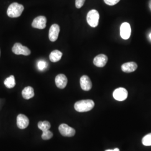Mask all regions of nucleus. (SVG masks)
I'll list each match as a JSON object with an SVG mask.
<instances>
[{
	"instance_id": "obj_1",
	"label": "nucleus",
	"mask_w": 151,
	"mask_h": 151,
	"mask_svg": "<svg viewBox=\"0 0 151 151\" xmlns=\"http://www.w3.org/2000/svg\"><path fill=\"white\" fill-rule=\"evenodd\" d=\"M95 106V103L92 100H83L76 102L75 109L77 111L83 113L90 111Z\"/></svg>"
},
{
	"instance_id": "obj_2",
	"label": "nucleus",
	"mask_w": 151,
	"mask_h": 151,
	"mask_svg": "<svg viewBox=\"0 0 151 151\" xmlns=\"http://www.w3.org/2000/svg\"><path fill=\"white\" fill-rule=\"evenodd\" d=\"M24 9V7L23 5L17 2H14L9 6L7 11V14L10 17H18L22 15Z\"/></svg>"
},
{
	"instance_id": "obj_3",
	"label": "nucleus",
	"mask_w": 151,
	"mask_h": 151,
	"mask_svg": "<svg viewBox=\"0 0 151 151\" xmlns=\"http://www.w3.org/2000/svg\"><path fill=\"white\" fill-rule=\"evenodd\" d=\"M100 15L98 11L96 10H92L88 12L87 15V22L88 25L92 27H97L99 24Z\"/></svg>"
},
{
	"instance_id": "obj_4",
	"label": "nucleus",
	"mask_w": 151,
	"mask_h": 151,
	"mask_svg": "<svg viewBox=\"0 0 151 151\" xmlns=\"http://www.w3.org/2000/svg\"><path fill=\"white\" fill-rule=\"evenodd\" d=\"M12 50L14 53L17 55H29L31 53L30 49L22 45V44L19 43H16L14 44V47H12Z\"/></svg>"
},
{
	"instance_id": "obj_5",
	"label": "nucleus",
	"mask_w": 151,
	"mask_h": 151,
	"mask_svg": "<svg viewBox=\"0 0 151 151\" xmlns=\"http://www.w3.org/2000/svg\"><path fill=\"white\" fill-rule=\"evenodd\" d=\"M128 91L123 87L116 88L113 92V97L116 100L122 101L127 99L128 97Z\"/></svg>"
},
{
	"instance_id": "obj_6",
	"label": "nucleus",
	"mask_w": 151,
	"mask_h": 151,
	"mask_svg": "<svg viewBox=\"0 0 151 151\" xmlns=\"http://www.w3.org/2000/svg\"><path fill=\"white\" fill-rule=\"evenodd\" d=\"M59 131L62 135L67 137H73L76 133L75 130L66 124H60L59 127Z\"/></svg>"
},
{
	"instance_id": "obj_7",
	"label": "nucleus",
	"mask_w": 151,
	"mask_h": 151,
	"mask_svg": "<svg viewBox=\"0 0 151 151\" xmlns=\"http://www.w3.org/2000/svg\"><path fill=\"white\" fill-rule=\"evenodd\" d=\"M47 19L45 16H39L35 18L32 22V27L38 29H43L46 27Z\"/></svg>"
},
{
	"instance_id": "obj_8",
	"label": "nucleus",
	"mask_w": 151,
	"mask_h": 151,
	"mask_svg": "<svg viewBox=\"0 0 151 151\" xmlns=\"http://www.w3.org/2000/svg\"><path fill=\"white\" fill-rule=\"evenodd\" d=\"M60 32V26L57 24H53L51 26L49 32V39L51 42H55L58 38Z\"/></svg>"
},
{
	"instance_id": "obj_9",
	"label": "nucleus",
	"mask_w": 151,
	"mask_h": 151,
	"mask_svg": "<svg viewBox=\"0 0 151 151\" xmlns=\"http://www.w3.org/2000/svg\"><path fill=\"white\" fill-rule=\"evenodd\" d=\"M131 35V27L129 23L124 22L120 27V36L123 39L127 40Z\"/></svg>"
},
{
	"instance_id": "obj_10",
	"label": "nucleus",
	"mask_w": 151,
	"mask_h": 151,
	"mask_svg": "<svg viewBox=\"0 0 151 151\" xmlns=\"http://www.w3.org/2000/svg\"><path fill=\"white\" fill-rule=\"evenodd\" d=\"M29 124V120L27 116L24 114H19L17 116V125L21 129H25Z\"/></svg>"
},
{
	"instance_id": "obj_11",
	"label": "nucleus",
	"mask_w": 151,
	"mask_h": 151,
	"mask_svg": "<svg viewBox=\"0 0 151 151\" xmlns=\"http://www.w3.org/2000/svg\"><path fill=\"white\" fill-rule=\"evenodd\" d=\"M81 88L84 91H89L91 89L92 82L90 78L86 75L82 76L80 78Z\"/></svg>"
},
{
	"instance_id": "obj_12",
	"label": "nucleus",
	"mask_w": 151,
	"mask_h": 151,
	"mask_svg": "<svg viewBox=\"0 0 151 151\" xmlns=\"http://www.w3.org/2000/svg\"><path fill=\"white\" fill-rule=\"evenodd\" d=\"M108 58L105 54H99L93 60V64L98 67H104L108 62Z\"/></svg>"
},
{
	"instance_id": "obj_13",
	"label": "nucleus",
	"mask_w": 151,
	"mask_h": 151,
	"mask_svg": "<svg viewBox=\"0 0 151 151\" xmlns=\"http://www.w3.org/2000/svg\"><path fill=\"white\" fill-rule=\"evenodd\" d=\"M55 84L57 87L60 89L65 88L67 86L68 80L67 77L63 74H60L57 76L55 79Z\"/></svg>"
},
{
	"instance_id": "obj_14",
	"label": "nucleus",
	"mask_w": 151,
	"mask_h": 151,
	"mask_svg": "<svg viewBox=\"0 0 151 151\" xmlns=\"http://www.w3.org/2000/svg\"><path fill=\"white\" fill-rule=\"evenodd\" d=\"M138 67L137 64L134 62H130L124 63L122 65V70L125 73H130L135 71Z\"/></svg>"
},
{
	"instance_id": "obj_15",
	"label": "nucleus",
	"mask_w": 151,
	"mask_h": 151,
	"mask_svg": "<svg viewBox=\"0 0 151 151\" xmlns=\"http://www.w3.org/2000/svg\"><path fill=\"white\" fill-rule=\"evenodd\" d=\"M22 96L25 99L29 100L34 97V91L33 88L30 86L26 87L22 91Z\"/></svg>"
},
{
	"instance_id": "obj_16",
	"label": "nucleus",
	"mask_w": 151,
	"mask_h": 151,
	"mask_svg": "<svg viewBox=\"0 0 151 151\" xmlns=\"http://www.w3.org/2000/svg\"><path fill=\"white\" fill-rule=\"evenodd\" d=\"M62 57V53L58 50L52 51L49 55L50 60L52 62H57L59 61Z\"/></svg>"
},
{
	"instance_id": "obj_17",
	"label": "nucleus",
	"mask_w": 151,
	"mask_h": 151,
	"mask_svg": "<svg viewBox=\"0 0 151 151\" xmlns=\"http://www.w3.org/2000/svg\"><path fill=\"white\" fill-rule=\"evenodd\" d=\"M4 84L6 87L8 88H12L14 87L16 85L14 76L11 75L10 77H7L4 81Z\"/></svg>"
},
{
	"instance_id": "obj_18",
	"label": "nucleus",
	"mask_w": 151,
	"mask_h": 151,
	"mask_svg": "<svg viewBox=\"0 0 151 151\" xmlns=\"http://www.w3.org/2000/svg\"><path fill=\"white\" fill-rule=\"evenodd\" d=\"M38 128L43 132L48 130L50 128V124L48 121L39 122L38 124Z\"/></svg>"
},
{
	"instance_id": "obj_19",
	"label": "nucleus",
	"mask_w": 151,
	"mask_h": 151,
	"mask_svg": "<svg viewBox=\"0 0 151 151\" xmlns=\"http://www.w3.org/2000/svg\"><path fill=\"white\" fill-rule=\"evenodd\" d=\"M142 143L144 146H151V133L145 135L142 139Z\"/></svg>"
},
{
	"instance_id": "obj_20",
	"label": "nucleus",
	"mask_w": 151,
	"mask_h": 151,
	"mask_svg": "<svg viewBox=\"0 0 151 151\" xmlns=\"http://www.w3.org/2000/svg\"><path fill=\"white\" fill-rule=\"evenodd\" d=\"M53 135V133L49 130H48L43 132L42 138L44 140H48L52 138Z\"/></svg>"
},
{
	"instance_id": "obj_21",
	"label": "nucleus",
	"mask_w": 151,
	"mask_h": 151,
	"mask_svg": "<svg viewBox=\"0 0 151 151\" xmlns=\"http://www.w3.org/2000/svg\"><path fill=\"white\" fill-rule=\"evenodd\" d=\"M47 63L43 60H40L38 62V67L39 70H43L47 67Z\"/></svg>"
},
{
	"instance_id": "obj_22",
	"label": "nucleus",
	"mask_w": 151,
	"mask_h": 151,
	"mask_svg": "<svg viewBox=\"0 0 151 151\" xmlns=\"http://www.w3.org/2000/svg\"><path fill=\"white\" fill-rule=\"evenodd\" d=\"M105 3L108 5L114 6L117 4L120 0H104Z\"/></svg>"
},
{
	"instance_id": "obj_23",
	"label": "nucleus",
	"mask_w": 151,
	"mask_h": 151,
	"mask_svg": "<svg viewBox=\"0 0 151 151\" xmlns=\"http://www.w3.org/2000/svg\"><path fill=\"white\" fill-rule=\"evenodd\" d=\"M86 0H76L75 5L76 8L80 9L85 4Z\"/></svg>"
},
{
	"instance_id": "obj_24",
	"label": "nucleus",
	"mask_w": 151,
	"mask_h": 151,
	"mask_svg": "<svg viewBox=\"0 0 151 151\" xmlns=\"http://www.w3.org/2000/svg\"><path fill=\"white\" fill-rule=\"evenodd\" d=\"M105 151H119V148H115V149H114V150H106Z\"/></svg>"
},
{
	"instance_id": "obj_25",
	"label": "nucleus",
	"mask_w": 151,
	"mask_h": 151,
	"mask_svg": "<svg viewBox=\"0 0 151 151\" xmlns=\"http://www.w3.org/2000/svg\"><path fill=\"white\" fill-rule=\"evenodd\" d=\"M150 39H151V33L150 34Z\"/></svg>"
},
{
	"instance_id": "obj_26",
	"label": "nucleus",
	"mask_w": 151,
	"mask_h": 151,
	"mask_svg": "<svg viewBox=\"0 0 151 151\" xmlns=\"http://www.w3.org/2000/svg\"></svg>"
}]
</instances>
